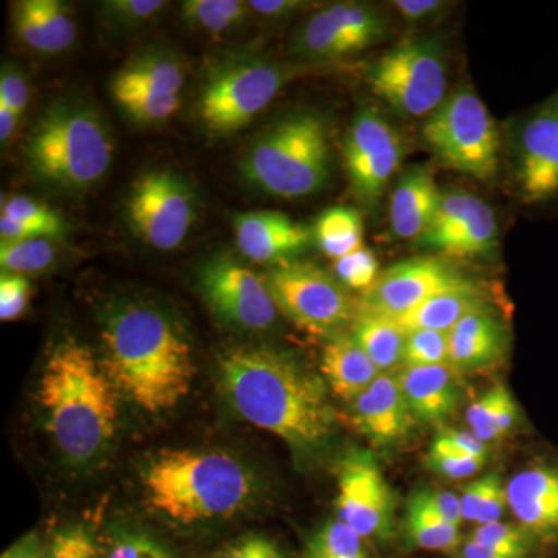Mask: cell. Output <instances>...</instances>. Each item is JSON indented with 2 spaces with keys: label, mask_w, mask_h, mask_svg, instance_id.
<instances>
[{
  "label": "cell",
  "mask_w": 558,
  "mask_h": 558,
  "mask_svg": "<svg viewBox=\"0 0 558 558\" xmlns=\"http://www.w3.org/2000/svg\"><path fill=\"white\" fill-rule=\"evenodd\" d=\"M301 558H371L365 539L340 520L328 521L306 543Z\"/></svg>",
  "instance_id": "e575fe53"
},
{
  "label": "cell",
  "mask_w": 558,
  "mask_h": 558,
  "mask_svg": "<svg viewBox=\"0 0 558 558\" xmlns=\"http://www.w3.org/2000/svg\"><path fill=\"white\" fill-rule=\"evenodd\" d=\"M499 483H502V480L498 473H488V475L481 476L480 480L473 481V483L462 488L461 497H459L461 499L462 519L476 523L481 510H483L488 497Z\"/></svg>",
  "instance_id": "c3c4849f"
},
{
  "label": "cell",
  "mask_w": 558,
  "mask_h": 558,
  "mask_svg": "<svg viewBox=\"0 0 558 558\" xmlns=\"http://www.w3.org/2000/svg\"><path fill=\"white\" fill-rule=\"evenodd\" d=\"M449 337V363L453 368H487L505 355V326L490 310L469 315L450 330Z\"/></svg>",
  "instance_id": "cb8c5ba5"
},
{
  "label": "cell",
  "mask_w": 558,
  "mask_h": 558,
  "mask_svg": "<svg viewBox=\"0 0 558 558\" xmlns=\"http://www.w3.org/2000/svg\"><path fill=\"white\" fill-rule=\"evenodd\" d=\"M398 379L417 421L439 424L457 411L462 392L457 368L447 365L402 366Z\"/></svg>",
  "instance_id": "7402d4cb"
},
{
  "label": "cell",
  "mask_w": 558,
  "mask_h": 558,
  "mask_svg": "<svg viewBox=\"0 0 558 558\" xmlns=\"http://www.w3.org/2000/svg\"><path fill=\"white\" fill-rule=\"evenodd\" d=\"M11 25L22 46L43 54L69 50L76 39V22L60 0H21L11 10Z\"/></svg>",
  "instance_id": "44dd1931"
},
{
  "label": "cell",
  "mask_w": 558,
  "mask_h": 558,
  "mask_svg": "<svg viewBox=\"0 0 558 558\" xmlns=\"http://www.w3.org/2000/svg\"><path fill=\"white\" fill-rule=\"evenodd\" d=\"M405 157L398 130L376 109L363 108L344 138V161L355 196L374 207Z\"/></svg>",
  "instance_id": "5bb4252c"
},
{
  "label": "cell",
  "mask_w": 558,
  "mask_h": 558,
  "mask_svg": "<svg viewBox=\"0 0 558 558\" xmlns=\"http://www.w3.org/2000/svg\"><path fill=\"white\" fill-rule=\"evenodd\" d=\"M336 277L344 288L368 290L380 275L379 260L369 248L360 247L333 264Z\"/></svg>",
  "instance_id": "ab89813d"
},
{
  "label": "cell",
  "mask_w": 558,
  "mask_h": 558,
  "mask_svg": "<svg viewBox=\"0 0 558 558\" xmlns=\"http://www.w3.org/2000/svg\"><path fill=\"white\" fill-rule=\"evenodd\" d=\"M330 159L325 121L315 113H293L256 138L242 161V172L270 196L299 199L325 189Z\"/></svg>",
  "instance_id": "8992f818"
},
{
  "label": "cell",
  "mask_w": 558,
  "mask_h": 558,
  "mask_svg": "<svg viewBox=\"0 0 558 558\" xmlns=\"http://www.w3.org/2000/svg\"><path fill=\"white\" fill-rule=\"evenodd\" d=\"M366 83L400 116L429 117L447 98L442 49L429 39L403 40L369 65Z\"/></svg>",
  "instance_id": "9c48e42d"
},
{
  "label": "cell",
  "mask_w": 558,
  "mask_h": 558,
  "mask_svg": "<svg viewBox=\"0 0 558 558\" xmlns=\"http://www.w3.org/2000/svg\"><path fill=\"white\" fill-rule=\"evenodd\" d=\"M31 101V87L21 70L3 65L0 75V106L22 116Z\"/></svg>",
  "instance_id": "bcb514c9"
},
{
  "label": "cell",
  "mask_w": 558,
  "mask_h": 558,
  "mask_svg": "<svg viewBox=\"0 0 558 558\" xmlns=\"http://www.w3.org/2000/svg\"><path fill=\"white\" fill-rule=\"evenodd\" d=\"M32 286L22 275L3 271L0 277V319L13 322L22 317L31 301Z\"/></svg>",
  "instance_id": "7bdbcfd3"
},
{
  "label": "cell",
  "mask_w": 558,
  "mask_h": 558,
  "mask_svg": "<svg viewBox=\"0 0 558 558\" xmlns=\"http://www.w3.org/2000/svg\"><path fill=\"white\" fill-rule=\"evenodd\" d=\"M487 458L462 457V454L447 453L429 449L427 468L444 478L464 480L475 475L486 464Z\"/></svg>",
  "instance_id": "ee69618b"
},
{
  "label": "cell",
  "mask_w": 558,
  "mask_h": 558,
  "mask_svg": "<svg viewBox=\"0 0 558 558\" xmlns=\"http://www.w3.org/2000/svg\"><path fill=\"white\" fill-rule=\"evenodd\" d=\"M266 279L279 311L301 329L329 336L354 322L357 304L347 288L314 264L295 260L271 267Z\"/></svg>",
  "instance_id": "30bf717a"
},
{
  "label": "cell",
  "mask_w": 558,
  "mask_h": 558,
  "mask_svg": "<svg viewBox=\"0 0 558 558\" xmlns=\"http://www.w3.org/2000/svg\"><path fill=\"white\" fill-rule=\"evenodd\" d=\"M185 81L186 68L182 58L174 51L154 47L131 57L117 70L109 84L180 95Z\"/></svg>",
  "instance_id": "4316f807"
},
{
  "label": "cell",
  "mask_w": 558,
  "mask_h": 558,
  "mask_svg": "<svg viewBox=\"0 0 558 558\" xmlns=\"http://www.w3.org/2000/svg\"><path fill=\"white\" fill-rule=\"evenodd\" d=\"M106 558H172L170 550L146 534H123L113 539Z\"/></svg>",
  "instance_id": "f6af8a7d"
},
{
  "label": "cell",
  "mask_w": 558,
  "mask_h": 558,
  "mask_svg": "<svg viewBox=\"0 0 558 558\" xmlns=\"http://www.w3.org/2000/svg\"><path fill=\"white\" fill-rule=\"evenodd\" d=\"M405 527L410 542L417 548L453 553L461 546L459 526L450 524L414 497L407 505Z\"/></svg>",
  "instance_id": "1f68e13d"
},
{
  "label": "cell",
  "mask_w": 558,
  "mask_h": 558,
  "mask_svg": "<svg viewBox=\"0 0 558 558\" xmlns=\"http://www.w3.org/2000/svg\"><path fill=\"white\" fill-rule=\"evenodd\" d=\"M124 211L140 241L168 252L189 236L197 216L196 193L175 172L148 171L132 183Z\"/></svg>",
  "instance_id": "8fae6325"
},
{
  "label": "cell",
  "mask_w": 558,
  "mask_h": 558,
  "mask_svg": "<svg viewBox=\"0 0 558 558\" xmlns=\"http://www.w3.org/2000/svg\"><path fill=\"white\" fill-rule=\"evenodd\" d=\"M0 558H46V549H44L38 534L31 532L25 537L17 539Z\"/></svg>",
  "instance_id": "11a10c76"
},
{
  "label": "cell",
  "mask_w": 558,
  "mask_h": 558,
  "mask_svg": "<svg viewBox=\"0 0 558 558\" xmlns=\"http://www.w3.org/2000/svg\"><path fill=\"white\" fill-rule=\"evenodd\" d=\"M46 558H100V550L86 529L65 527L51 537Z\"/></svg>",
  "instance_id": "b9f144b4"
},
{
  "label": "cell",
  "mask_w": 558,
  "mask_h": 558,
  "mask_svg": "<svg viewBox=\"0 0 558 558\" xmlns=\"http://www.w3.org/2000/svg\"><path fill=\"white\" fill-rule=\"evenodd\" d=\"M248 2L241 0H186L180 16L194 31L220 36L238 31L250 20Z\"/></svg>",
  "instance_id": "f546056e"
},
{
  "label": "cell",
  "mask_w": 558,
  "mask_h": 558,
  "mask_svg": "<svg viewBox=\"0 0 558 558\" xmlns=\"http://www.w3.org/2000/svg\"><path fill=\"white\" fill-rule=\"evenodd\" d=\"M119 396L89 348L68 339L51 349L38 399L47 432L69 462L90 464L108 451L119 427Z\"/></svg>",
  "instance_id": "3957f363"
},
{
  "label": "cell",
  "mask_w": 558,
  "mask_h": 558,
  "mask_svg": "<svg viewBox=\"0 0 558 558\" xmlns=\"http://www.w3.org/2000/svg\"><path fill=\"white\" fill-rule=\"evenodd\" d=\"M509 509L517 523L542 542H558V464L538 462L508 484Z\"/></svg>",
  "instance_id": "d6986e66"
},
{
  "label": "cell",
  "mask_w": 558,
  "mask_h": 558,
  "mask_svg": "<svg viewBox=\"0 0 558 558\" xmlns=\"http://www.w3.org/2000/svg\"><path fill=\"white\" fill-rule=\"evenodd\" d=\"M219 385L234 413L303 457L319 453L337 432L323 377L289 352L233 347L218 357Z\"/></svg>",
  "instance_id": "6da1fadb"
},
{
  "label": "cell",
  "mask_w": 558,
  "mask_h": 558,
  "mask_svg": "<svg viewBox=\"0 0 558 558\" xmlns=\"http://www.w3.org/2000/svg\"><path fill=\"white\" fill-rule=\"evenodd\" d=\"M2 216L36 227L49 238H60L65 233V223L61 216L43 202L32 197H10L3 202Z\"/></svg>",
  "instance_id": "74e56055"
},
{
  "label": "cell",
  "mask_w": 558,
  "mask_h": 558,
  "mask_svg": "<svg viewBox=\"0 0 558 558\" xmlns=\"http://www.w3.org/2000/svg\"><path fill=\"white\" fill-rule=\"evenodd\" d=\"M337 517L363 539L395 538V498L369 451L351 450L337 472Z\"/></svg>",
  "instance_id": "4fadbf2b"
},
{
  "label": "cell",
  "mask_w": 558,
  "mask_h": 558,
  "mask_svg": "<svg viewBox=\"0 0 558 558\" xmlns=\"http://www.w3.org/2000/svg\"><path fill=\"white\" fill-rule=\"evenodd\" d=\"M290 49L307 62H329L357 53L349 40L343 2L315 11L293 33Z\"/></svg>",
  "instance_id": "d4e9b609"
},
{
  "label": "cell",
  "mask_w": 558,
  "mask_h": 558,
  "mask_svg": "<svg viewBox=\"0 0 558 558\" xmlns=\"http://www.w3.org/2000/svg\"><path fill=\"white\" fill-rule=\"evenodd\" d=\"M450 256L490 255L498 244V223L486 202L464 191L440 196L438 213L427 233L417 240Z\"/></svg>",
  "instance_id": "2e32d148"
},
{
  "label": "cell",
  "mask_w": 558,
  "mask_h": 558,
  "mask_svg": "<svg viewBox=\"0 0 558 558\" xmlns=\"http://www.w3.org/2000/svg\"><path fill=\"white\" fill-rule=\"evenodd\" d=\"M449 332L418 329L407 332L403 366H433L449 363Z\"/></svg>",
  "instance_id": "8d00e7d4"
},
{
  "label": "cell",
  "mask_w": 558,
  "mask_h": 558,
  "mask_svg": "<svg viewBox=\"0 0 558 558\" xmlns=\"http://www.w3.org/2000/svg\"><path fill=\"white\" fill-rule=\"evenodd\" d=\"M422 137L450 170L484 182L497 174L501 145L497 123L470 87L446 98L425 121Z\"/></svg>",
  "instance_id": "ba28073f"
},
{
  "label": "cell",
  "mask_w": 558,
  "mask_h": 558,
  "mask_svg": "<svg viewBox=\"0 0 558 558\" xmlns=\"http://www.w3.org/2000/svg\"><path fill=\"white\" fill-rule=\"evenodd\" d=\"M413 497L450 524L461 526L464 519H462L461 499L458 495L447 490H418Z\"/></svg>",
  "instance_id": "f907efd6"
},
{
  "label": "cell",
  "mask_w": 558,
  "mask_h": 558,
  "mask_svg": "<svg viewBox=\"0 0 558 558\" xmlns=\"http://www.w3.org/2000/svg\"><path fill=\"white\" fill-rule=\"evenodd\" d=\"M509 396L508 388L497 385V387L484 392L469 407L468 413H465L469 427L473 435L478 436L483 442L497 440L495 438V424H497L499 411H501Z\"/></svg>",
  "instance_id": "60d3db41"
},
{
  "label": "cell",
  "mask_w": 558,
  "mask_h": 558,
  "mask_svg": "<svg viewBox=\"0 0 558 558\" xmlns=\"http://www.w3.org/2000/svg\"><path fill=\"white\" fill-rule=\"evenodd\" d=\"M472 286L475 282L459 274L447 260L407 259L380 271L376 282L363 292L359 310L396 322L432 296Z\"/></svg>",
  "instance_id": "9a60e30c"
},
{
  "label": "cell",
  "mask_w": 558,
  "mask_h": 558,
  "mask_svg": "<svg viewBox=\"0 0 558 558\" xmlns=\"http://www.w3.org/2000/svg\"><path fill=\"white\" fill-rule=\"evenodd\" d=\"M314 240L329 258H343L363 245L362 216L347 207L326 209L315 223Z\"/></svg>",
  "instance_id": "4dcf8cb0"
},
{
  "label": "cell",
  "mask_w": 558,
  "mask_h": 558,
  "mask_svg": "<svg viewBox=\"0 0 558 558\" xmlns=\"http://www.w3.org/2000/svg\"><path fill=\"white\" fill-rule=\"evenodd\" d=\"M392 5L403 20L425 22L442 14L449 3L440 2V0H396Z\"/></svg>",
  "instance_id": "816d5d0a"
},
{
  "label": "cell",
  "mask_w": 558,
  "mask_h": 558,
  "mask_svg": "<svg viewBox=\"0 0 558 558\" xmlns=\"http://www.w3.org/2000/svg\"><path fill=\"white\" fill-rule=\"evenodd\" d=\"M165 7L163 0H106L98 5V17L106 31L120 35L145 27Z\"/></svg>",
  "instance_id": "d590c367"
},
{
  "label": "cell",
  "mask_w": 558,
  "mask_h": 558,
  "mask_svg": "<svg viewBox=\"0 0 558 558\" xmlns=\"http://www.w3.org/2000/svg\"><path fill=\"white\" fill-rule=\"evenodd\" d=\"M432 450L462 454V457L487 458L486 442L472 432L442 429L432 444Z\"/></svg>",
  "instance_id": "7dc6e473"
},
{
  "label": "cell",
  "mask_w": 558,
  "mask_h": 558,
  "mask_svg": "<svg viewBox=\"0 0 558 558\" xmlns=\"http://www.w3.org/2000/svg\"><path fill=\"white\" fill-rule=\"evenodd\" d=\"M470 539L481 543V545L490 546V548L519 554L524 558L531 556L535 542V538L519 523H502V521L476 526Z\"/></svg>",
  "instance_id": "f35d334b"
},
{
  "label": "cell",
  "mask_w": 558,
  "mask_h": 558,
  "mask_svg": "<svg viewBox=\"0 0 558 558\" xmlns=\"http://www.w3.org/2000/svg\"><path fill=\"white\" fill-rule=\"evenodd\" d=\"M234 238L245 258L277 267L295 263L314 242V229L279 211H250L234 216Z\"/></svg>",
  "instance_id": "ac0fdd59"
},
{
  "label": "cell",
  "mask_w": 558,
  "mask_h": 558,
  "mask_svg": "<svg viewBox=\"0 0 558 558\" xmlns=\"http://www.w3.org/2000/svg\"><path fill=\"white\" fill-rule=\"evenodd\" d=\"M53 238L10 241L0 244V266L9 274L38 275L49 270L58 258Z\"/></svg>",
  "instance_id": "836d02e7"
},
{
  "label": "cell",
  "mask_w": 558,
  "mask_h": 558,
  "mask_svg": "<svg viewBox=\"0 0 558 558\" xmlns=\"http://www.w3.org/2000/svg\"><path fill=\"white\" fill-rule=\"evenodd\" d=\"M110 94L119 108L138 124H160L175 116L182 105L178 94L145 87L109 84Z\"/></svg>",
  "instance_id": "d6a6232c"
},
{
  "label": "cell",
  "mask_w": 558,
  "mask_h": 558,
  "mask_svg": "<svg viewBox=\"0 0 558 558\" xmlns=\"http://www.w3.org/2000/svg\"><path fill=\"white\" fill-rule=\"evenodd\" d=\"M484 310H490V307L480 289L472 286V288L449 290L432 296L396 322L405 332L418 329L450 332L459 322Z\"/></svg>",
  "instance_id": "83f0119b"
},
{
  "label": "cell",
  "mask_w": 558,
  "mask_h": 558,
  "mask_svg": "<svg viewBox=\"0 0 558 558\" xmlns=\"http://www.w3.org/2000/svg\"><path fill=\"white\" fill-rule=\"evenodd\" d=\"M462 558H524L519 554L508 553V550L490 548V546L481 545V543L469 539L462 546Z\"/></svg>",
  "instance_id": "9f6ffc18"
},
{
  "label": "cell",
  "mask_w": 558,
  "mask_h": 558,
  "mask_svg": "<svg viewBox=\"0 0 558 558\" xmlns=\"http://www.w3.org/2000/svg\"><path fill=\"white\" fill-rule=\"evenodd\" d=\"M440 193L428 167L414 165L400 175L389 201V223L400 240H421L438 213Z\"/></svg>",
  "instance_id": "603a6c76"
},
{
  "label": "cell",
  "mask_w": 558,
  "mask_h": 558,
  "mask_svg": "<svg viewBox=\"0 0 558 558\" xmlns=\"http://www.w3.org/2000/svg\"><path fill=\"white\" fill-rule=\"evenodd\" d=\"M142 483L150 508L180 524L234 515L256 494L253 473L219 450L161 451Z\"/></svg>",
  "instance_id": "277c9868"
},
{
  "label": "cell",
  "mask_w": 558,
  "mask_h": 558,
  "mask_svg": "<svg viewBox=\"0 0 558 558\" xmlns=\"http://www.w3.org/2000/svg\"><path fill=\"white\" fill-rule=\"evenodd\" d=\"M300 69L255 54L218 62L208 70L197 98L202 126L218 137L242 130L299 75Z\"/></svg>",
  "instance_id": "52a82bcc"
},
{
  "label": "cell",
  "mask_w": 558,
  "mask_h": 558,
  "mask_svg": "<svg viewBox=\"0 0 558 558\" xmlns=\"http://www.w3.org/2000/svg\"><path fill=\"white\" fill-rule=\"evenodd\" d=\"M322 374L339 398L352 402L381 373L354 337L340 333L323 349Z\"/></svg>",
  "instance_id": "484cf974"
},
{
  "label": "cell",
  "mask_w": 558,
  "mask_h": 558,
  "mask_svg": "<svg viewBox=\"0 0 558 558\" xmlns=\"http://www.w3.org/2000/svg\"><path fill=\"white\" fill-rule=\"evenodd\" d=\"M218 558H289L277 543L263 535H245L220 550Z\"/></svg>",
  "instance_id": "681fc988"
},
{
  "label": "cell",
  "mask_w": 558,
  "mask_h": 558,
  "mask_svg": "<svg viewBox=\"0 0 558 558\" xmlns=\"http://www.w3.org/2000/svg\"><path fill=\"white\" fill-rule=\"evenodd\" d=\"M252 13L269 21H282L292 17L306 7L301 0H252L248 2Z\"/></svg>",
  "instance_id": "f5cc1de1"
},
{
  "label": "cell",
  "mask_w": 558,
  "mask_h": 558,
  "mask_svg": "<svg viewBox=\"0 0 558 558\" xmlns=\"http://www.w3.org/2000/svg\"><path fill=\"white\" fill-rule=\"evenodd\" d=\"M351 409L355 427L379 446L405 438L416 422L396 373H381L352 400Z\"/></svg>",
  "instance_id": "ffe728a7"
},
{
  "label": "cell",
  "mask_w": 558,
  "mask_h": 558,
  "mask_svg": "<svg viewBox=\"0 0 558 558\" xmlns=\"http://www.w3.org/2000/svg\"><path fill=\"white\" fill-rule=\"evenodd\" d=\"M20 119L21 117L14 113L13 110L5 108V106H0V142H10L14 131H16Z\"/></svg>",
  "instance_id": "6f0895ef"
},
{
  "label": "cell",
  "mask_w": 558,
  "mask_h": 558,
  "mask_svg": "<svg viewBox=\"0 0 558 558\" xmlns=\"http://www.w3.org/2000/svg\"><path fill=\"white\" fill-rule=\"evenodd\" d=\"M352 337L369 355L380 373H395L402 368L407 332L395 319L359 310L352 322Z\"/></svg>",
  "instance_id": "f1b7e54d"
},
{
  "label": "cell",
  "mask_w": 558,
  "mask_h": 558,
  "mask_svg": "<svg viewBox=\"0 0 558 558\" xmlns=\"http://www.w3.org/2000/svg\"><path fill=\"white\" fill-rule=\"evenodd\" d=\"M101 366L120 396L140 410L174 409L193 385L189 337L174 315L149 301H121L100 329Z\"/></svg>",
  "instance_id": "7a4b0ae2"
},
{
  "label": "cell",
  "mask_w": 558,
  "mask_h": 558,
  "mask_svg": "<svg viewBox=\"0 0 558 558\" xmlns=\"http://www.w3.org/2000/svg\"><path fill=\"white\" fill-rule=\"evenodd\" d=\"M43 236L49 238L46 236L44 231L36 229V227L22 223L20 220L7 218V216H2V218H0V238H2V242L24 241L32 240V238Z\"/></svg>",
  "instance_id": "db71d44e"
},
{
  "label": "cell",
  "mask_w": 558,
  "mask_h": 558,
  "mask_svg": "<svg viewBox=\"0 0 558 558\" xmlns=\"http://www.w3.org/2000/svg\"><path fill=\"white\" fill-rule=\"evenodd\" d=\"M202 296L219 319L247 332H267L279 307L266 277L230 256L207 260L197 274Z\"/></svg>",
  "instance_id": "7c38bea8"
},
{
  "label": "cell",
  "mask_w": 558,
  "mask_h": 558,
  "mask_svg": "<svg viewBox=\"0 0 558 558\" xmlns=\"http://www.w3.org/2000/svg\"><path fill=\"white\" fill-rule=\"evenodd\" d=\"M25 156L28 168L43 182L83 191L109 171L113 138L94 106L69 98L44 110L27 140Z\"/></svg>",
  "instance_id": "5b68a950"
},
{
  "label": "cell",
  "mask_w": 558,
  "mask_h": 558,
  "mask_svg": "<svg viewBox=\"0 0 558 558\" xmlns=\"http://www.w3.org/2000/svg\"><path fill=\"white\" fill-rule=\"evenodd\" d=\"M515 159L521 199L542 204L558 196V92L521 128Z\"/></svg>",
  "instance_id": "e0dca14e"
}]
</instances>
